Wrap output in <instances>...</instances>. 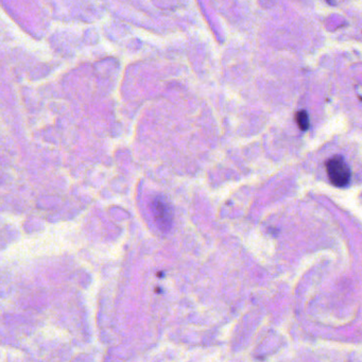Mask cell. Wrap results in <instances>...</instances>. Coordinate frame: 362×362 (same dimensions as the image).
Masks as SVG:
<instances>
[{
  "instance_id": "1",
  "label": "cell",
  "mask_w": 362,
  "mask_h": 362,
  "mask_svg": "<svg viewBox=\"0 0 362 362\" xmlns=\"http://www.w3.org/2000/svg\"><path fill=\"white\" fill-rule=\"evenodd\" d=\"M329 181L336 187H344L351 181V169L342 156H337L326 162Z\"/></svg>"
},
{
  "instance_id": "2",
  "label": "cell",
  "mask_w": 362,
  "mask_h": 362,
  "mask_svg": "<svg viewBox=\"0 0 362 362\" xmlns=\"http://www.w3.org/2000/svg\"><path fill=\"white\" fill-rule=\"evenodd\" d=\"M154 221L163 232H168L173 226V213L169 205L160 198L152 201Z\"/></svg>"
},
{
  "instance_id": "3",
  "label": "cell",
  "mask_w": 362,
  "mask_h": 362,
  "mask_svg": "<svg viewBox=\"0 0 362 362\" xmlns=\"http://www.w3.org/2000/svg\"><path fill=\"white\" fill-rule=\"evenodd\" d=\"M296 122L300 130H308L310 122H309V116L306 111H298L296 115Z\"/></svg>"
}]
</instances>
